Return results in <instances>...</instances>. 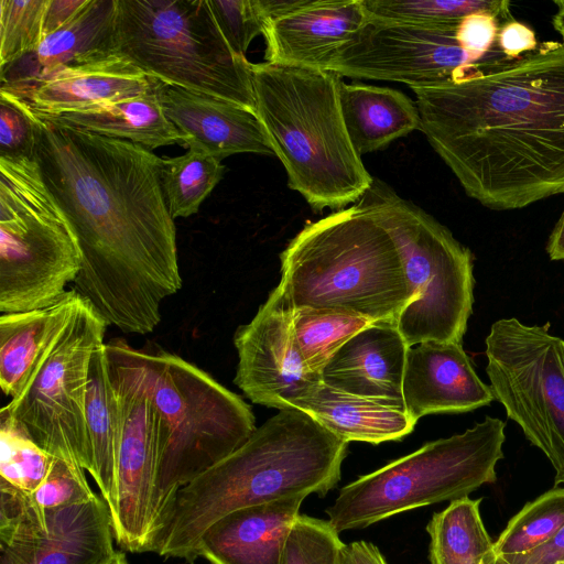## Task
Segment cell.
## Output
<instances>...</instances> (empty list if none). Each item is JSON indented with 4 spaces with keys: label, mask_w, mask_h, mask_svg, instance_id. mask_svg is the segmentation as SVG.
Returning <instances> with one entry per match:
<instances>
[{
    "label": "cell",
    "mask_w": 564,
    "mask_h": 564,
    "mask_svg": "<svg viewBox=\"0 0 564 564\" xmlns=\"http://www.w3.org/2000/svg\"><path fill=\"white\" fill-rule=\"evenodd\" d=\"M546 251L552 260H564V210L550 235Z\"/></svg>",
    "instance_id": "bcb514c9"
},
{
    "label": "cell",
    "mask_w": 564,
    "mask_h": 564,
    "mask_svg": "<svg viewBox=\"0 0 564 564\" xmlns=\"http://www.w3.org/2000/svg\"><path fill=\"white\" fill-rule=\"evenodd\" d=\"M293 314L294 307L279 284L254 317L235 333L238 364L234 382L253 403L291 409L323 382L302 359Z\"/></svg>",
    "instance_id": "2e32d148"
},
{
    "label": "cell",
    "mask_w": 564,
    "mask_h": 564,
    "mask_svg": "<svg viewBox=\"0 0 564 564\" xmlns=\"http://www.w3.org/2000/svg\"><path fill=\"white\" fill-rule=\"evenodd\" d=\"M106 351L120 417L110 512L115 541L129 552H151L156 436L149 358L144 348H134L120 338L106 343Z\"/></svg>",
    "instance_id": "4fadbf2b"
},
{
    "label": "cell",
    "mask_w": 564,
    "mask_h": 564,
    "mask_svg": "<svg viewBox=\"0 0 564 564\" xmlns=\"http://www.w3.org/2000/svg\"><path fill=\"white\" fill-rule=\"evenodd\" d=\"M482 564H512L503 555L494 550L487 555Z\"/></svg>",
    "instance_id": "c3c4849f"
},
{
    "label": "cell",
    "mask_w": 564,
    "mask_h": 564,
    "mask_svg": "<svg viewBox=\"0 0 564 564\" xmlns=\"http://www.w3.org/2000/svg\"><path fill=\"white\" fill-rule=\"evenodd\" d=\"M486 356L494 398L549 458L555 487L564 486V340L549 324L502 318L486 337Z\"/></svg>",
    "instance_id": "8fae6325"
},
{
    "label": "cell",
    "mask_w": 564,
    "mask_h": 564,
    "mask_svg": "<svg viewBox=\"0 0 564 564\" xmlns=\"http://www.w3.org/2000/svg\"><path fill=\"white\" fill-rule=\"evenodd\" d=\"M344 551H345V550H344ZM344 555H345V554H344ZM345 564H346V562H345Z\"/></svg>",
    "instance_id": "f907efd6"
},
{
    "label": "cell",
    "mask_w": 564,
    "mask_h": 564,
    "mask_svg": "<svg viewBox=\"0 0 564 564\" xmlns=\"http://www.w3.org/2000/svg\"><path fill=\"white\" fill-rule=\"evenodd\" d=\"M481 499L459 498L433 513L426 525L431 564H482L494 550L481 516Z\"/></svg>",
    "instance_id": "f1b7e54d"
},
{
    "label": "cell",
    "mask_w": 564,
    "mask_h": 564,
    "mask_svg": "<svg viewBox=\"0 0 564 564\" xmlns=\"http://www.w3.org/2000/svg\"><path fill=\"white\" fill-rule=\"evenodd\" d=\"M107 564H129L124 553L116 551Z\"/></svg>",
    "instance_id": "681fc988"
},
{
    "label": "cell",
    "mask_w": 564,
    "mask_h": 564,
    "mask_svg": "<svg viewBox=\"0 0 564 564\" xmlns=\"http://www.w3.org/2000/svg\"><path fill=\"white\" fill-rule=\"evenodd\" d=\"M389 231L416 300L397 325L409 347L427 340L462 343L474 304L473 254L412 202L375 180L359 199Z\"/></svg>",
    "instance_id": "30bf717a"
},
{
    "label": "cell",
    "mask_w": 564,
    "mask_h": 564,
    "mask_svg": "<svg viewBox=\"0 0 564 564\" xmlns=\"http://www.w3.org/2000/svg\"><path fill=\"white\" fill-rule=\"evenodd\" d=\"M85 3L86 0H50L44 22V36L65 25Z\"/></svg>",
    "instance_id": "7bdbcfd3"
},
{
    "label": "cell",
    "mask_w": 564,
    "mask_h": 564,
    "mask_svg": "<svg viewBox=\"0 0 564 564\" xmlns=\"http://www.w3.org/2000/svg\"><path fill=\"white\" fill-rule=\"evenodd\" d=\"M113 540L110 511L99 496L46 510L0 502V564H107Z\"/></svg>",
    "instance_id": "9a60e30c"
},
{
    "label": "cell",
    "mask_w": 564,
    "mask_h": 564,
    "mask_svg": "<svg viewBox=\"0 0 564 564\" xmlns=\"http://www.w3.org/2000/svg\"><path fill=\"white\" fill-rule=\"evenodd\" d=\"M292 306L397 322L416 300L402 254L361 202L307 224L280 254Z\"/></svg>",
    "instance_id": "5b68a950"
},
{
    "label": "cell",
    "mask_w": 564,
    "mask_h": 564,
    "mask_svg": "<svg viewBox=\"0 0 564 564\" xmlns=\"http://www.w3.org/2000/svg\"><path fill=\"white\" fill-rule=\"evenodd\" d=\"M368 18L361 0H310L300 10L267 25L264 59L328 70L340 48Z\"/></svg>",
    "instance_id": "ffe728a7"
},
{
    "label": "cell",
    "mask_w": 564,
    "mask_h": 564,
    "mask_svg": "<svg viewBox=\"0 0 564 564\" xmlns=\"http://www.w3.org/2000/svg\"><path fill=\"white\" fill-rule=\"evenodd\" d=\"M36 122L20 100L0 90V156L35 159Z\"/></svg>",
    "instance_id": "f35d334b"
},
{
    "label": "cell",
    "mask_w": 564,
    "mask_h": 564,
    "mask_svg": "<svg viewBox=\"0 0 564 564\" xmlns=\"http://www.w3.org/2000/svg\"><path fill=\"white\" fill-rule=\"evenodd\" d=\"M306 497L282 498L224 516L203 535L196 557L210 564H280L288 535Z\"/></svg>",
    "instance_id": "7402d4cb"
},
{
    "label": "cell",
    "mask_w": 564,
    "mask_h": 564,
    "mask_svg": "<svg viewBox=\"0 0 564 564\" xmlns=\"http://www.w3.org/2000/svg\"><path fill=\"white\" fill-rule=\"evenodd\" d=\"M347 445L305 412L280 410L177 491L151 552L194 564L203 535L224 516L282 498L326 496L340 480Z\"/></svg>",
    "instance_id": "3957f363"
},
{
    "label": "cell",
    "mask_w": 564,
    "mask_h": 564,
    "mask_svg": "<svg viewBox=\"0 0 564 564\" xmlns=\"http://www.w3.org/2000/svg\"><path fill=\"white\" fill-rule=\"evenodd\" d=\"M498 45L508 57L517 59L535 51L539 43L535 32L529 25L511 19L501 24Z\"/></svg>",
    "instance_id": "60d3db41"
},
{
    "label": "cell",
    "mask_w": 564,
    "mask_h": 564,
    "mask_svg": "<svg viewBox=\"0 0 564 564\" xmlns=\"http://www.w3.org/2000/svg\"><path fill=\"white\" fill-rule=\"evenodd\" d=\"M256 112L290 188L315 210L357 203L375 178L349 139L339 101L341 76L274 63L251 65Z\"/></svg>",
    "instance_id": "277c9868"
},
{
    "label": "cell",
    "mask_w": 564,
    "mask_h": 564,
    "mask_svg": "<svg viewBox=\"0 0 564 564\" xmlns=\"http://www.w3.org/2000/svg\"><path fill=\"white\" fill-rule=\"evenodd\" d=\"M294 409L312 416L340 440L380 444L410 434L416 421L405 410L321 382Z\"/></svg>",
    "instance_id": "cb8c5ba5"
},
{
    "label": "cell",
    "mask_w": 564,
    "mask_h": 564,
    "mask_svg": "<svg viewBox=\"0 0 564 564\" xmlns=\"http://www.w3.org/2000/svg\"><path fill=\"white\" fill-rule=\"evenodd\" d=\"M40 117L98 135L127 140L151 151L159 147L182 143L177 129L162 108L156 79L150 91L138 97L91 109Z\"/></svg>",
    "instance_id": "4316f807"
},
{
    "label": "cell",
    "mask_w": 564,
    "mask_h": 564,
    "mask_svg": "<svg viewBox=\"0 0 564 564\" xmlns=\"http://www.w3.org/2000/svg\"><path fill=\"white\" fill-rule=\"evenodd\" d=\"M115 51L148 77L256 111L251 63L207 0H117Z\"/></svg>",
    "instance_id": "52a82bcc"
},
{
    "label": "cell",
    "mask_w": 564,
    "mask_h": 564,
    "mask_svg": "<svg viewBox=\"0 0 564 564\" xmlns=\"http://www.w3.org/2000/svg\"><path fill=\"white\" fill-rule=\"evenodd\" d=\"M505 438V423L486 416L464 433L429 442L341 487L325 510L327 521L340 533L420 507L468 497L496 481Z\"/></svg>",
    "instance_id": "ba28073f"
},
{
    "label": "cell",
    "mask_w": 564,
    "mask_h": 564,
    "mask_svg": "<svg viewBox=\"0 0 564 564\" xmlns=\"http://www.w3.org/2000/svg\"><path fill=\"white\" fill-rule=\"evenodd\" d=\"M215 21L230 48L246 57L252 40L264 34L268 22L258 0H207Z\"/></svg>",
    "instance_id": "74e56055"
},
{
    "label": "cell",
    "mask_w": 564,
    "mask_h": 564,
    "mask_svg": "<svg viewBox=\"0 0 564 564\" xmlns=\"http://www.w3.org/2000/svg\"><path fill=\"white\" fill-rule=\"evenodd\" d=\"M144 349L156 436L154 541L177 491L239 448L257 427L250 405L209 373L161 347Z\"/></svg>",
    "instance_id": "8992f818"
},
{
    "label": "cell",
    "mask_w": 564,
    "mask_h": 564,
    "mask_svg": "<svg viewBox=\"0 0 564 564\" xmlns=\"http://www.w3.org/2000/svg\"><path fill=\"white\" fill-rule=\"evenodd\" d=\"M83 296L74 289L53 305L0 316V388L18 395L75 315Z\"/></svg>",
    "instance_id": "603a6c76"
},
{
    "label": "cell",
    "mask_w": 564,
    "mask_h": 564,
    "mask_svg": "<svg viewBox=\"0 0 564 564\" xmlns=\"http://www.w3.org/2000/svg\"><path fill=\"white\" fill-rule=\"evenodd\" d=\"M54 456L43 449L23 426L0 410V487L34 492L46 478Z\"/></svg>",
    "instance_id": "d6a6232c"
},
{
    "label": "cell",
    "mask_w": 564,
    "mask_h": 564,
    "mask_svg": "<svg viewBox=\"0 0 564 564\" xmlns=\"http://www.w3.org/2000/svg\"><path fill=\"white\" fill-rule=\"evenodd\" d=\"M505 557L512 564H564V525L552 539L532 551Z\"/></svg>",
    "instance_id": "b9f144b4"
},
{
    "label": "cell",
    "mask_w": 564,
    "mask_h": 564,
    "mask_svg": "<svg viewBox=\"0 0 564 564\" xmlns=\"http://www.w3.org/2000/svg\"><path fill=\"white\" fill-rule=\"evenodd\" d=\"M89 444V474L111 512L115 505L120 417L110 379L106 343L93 352L89 364L85 405Z\"/></svg>",
    "instance_id": "83f0119b"
},
{
    "label": "cell",
    "mask_w": 564,
    "mask_h": 564,
    "mask_svg": "<svg viewBox=\"0 0 564 564\" xmlns=\"http://www.w3.org/2000/svg\"><path fill=\"white\" fill-rule=\"evenodd\" d=\"M369 18L431 26H457L473 13L487 12L502 23L514 19L506 0H361Z\"/></svg>",
    "instance_id": "4dcf8cb0"
},
{
    "label": "cell",
    "mask_w": 564,
    "mask_h": 564,
    "mask_svg": "<svg viewBox=\"0 0 564 564\" xmlns=\"http://www.w3.org/2000/svg\"><path fill=\"white\" fill-rule=\"evenodd\" d=\"M409 349L397 322H373L335 352L322 380L344 392L405 410L402 384Z\"/></svg>",
    "instance_id": "44dd1931"
},
{
    "label": "cell",
    "mask_w": 564,
    "mask_h": 564,
    "mask_svg": "<svg viewBox=\"0 0 564 564\" xmlns=\"http://www.w3.org/2000/svg\"><path fill=\"white\" fill-rule=\"evenodd\" d=\"M502 22L487 12L465 17L457 26L459 44L476 55H487L498 47V33Z\"/></svg>",
    "instance_id": "ab89813d"
},
{
    "label": "cell",
    "mask_w": 564,
    "mask_h": 564,
    "mask_svg": "<svg viewBox=\"0 0 564 564\" xmlns=\"http://www.w3.org/2000/svg\"><path fill=\"white\" fill-rule=\"evenodd\" d=\"M373 323L355 314L314 308H294L295 341L307 368L322 376L335 352L355 334Z\"/></svg>",
    "instance_id": "1f68e13d"
},
{
    "label": "cell",
    "mask_w": 564,
    "mask_h": 564,
    "mask_svg": "<svg viewBox=\"0 0 564 564\" xmlns=\"http://www.w3.org/2000/svg\"><path fill=\"white\" fill-rule=\"evenodd\" d=\"M116 11L117 0H86L72 20L44 36L39 48L23 57L29 62L21 73H6L1 80L30 77L116 54Z\"/></svg>",
    "instance_id": "484cf974"
},
{
    "label": "cell",
    "mask_w": 564,
    "mask_h": 564,
    "mask_svg": "<svg viewBox=\"0 0 564 564\" xmlns=\"http://www.w3.org/2000/svg\"><path fill=\"white\" fill-rule=\"evenodd\" d=\"M554 4L557 7V11L552 18V23L554 29L562 35L564 43V0H556Z\"/></svg>",
    "instance_id": "7dc6e473"
},
{
    "label": "cell",
    "mask_w": 564,
    "mask_h": 564,
    "mask_svg": "<svg viewBox=\"0 0 564 564\" xmlns=\"http://www.w3.org/2000/svg\"><path fill=\"white\" fill-rule=\"evenodd\" d=\"M33 115L35 159L82 252L73 289L109 326L153 332L162 302L183 283L176 228L161 186L162 158Z\"/></svg>",
    "instance_id": "6da1fadb"
},
{
    "label": "cell",
    "mask_w": 564,
    "mask_h": 564,
    "mask_svg": "<svg viewBox=\"0 0 564 564\" xmlns=\"http://www.w3.org/2000/svg\"><path fill=\"white\" fill-rule=\"evenodd\" d=\"M155 79L120 55L65 65L37 75L1 80L0 90L39 116H58L141 96Z\"/></svg>",
    "instance_id": "e0dca14e"
},
{
    "label": "cell",
    "mask_w": 564,
    "mask_h": 564,
    "mask_svg": "<svg viewBox=\"0 0 564 564\" xmlns=\"http://www.w3.org/2000/svg\"><path fill=\"white\" fill-rule=\"evenodd\" d=\"M346 564H388L380 550L368 541H355L345 545Z\"/></svg>",
    "instance_id": "ee69618b"
},
{
    "label": "cell",
    "mask_w": 564,
    "mask_h": 564,
    "mask_svg": "<svg viewBox=\"0 0 564 564\" xmlns=\"http://www.w3.org/2000/svg\"><path fill=\"white\" fill-rule=\"evenodd\" d=\"M83 468L64 458L54 457L50 473L41 486L25 495L0 487V501L22 508L46 510L84 503L97 495L93 491Z\"/></svg>",
    "instance_id": "d590c367"
},
{
    "label": "cell",
    "mask_w": 564,
    "mask_h": 564,
    "mask_svg": "<svg viewBox=\"0 0 564 564\" xmlns=\"http://www.w3.org/2000/svg\"><path fill=\"white\" fill-rule=\"evenodd\" d=\"M412 90L420 130L469 197L508 210L564 193V43Z\"/></svg>",
    "instance_id": "7a4b0ae2"
},
{
    "label": "cell",
    "mask_w": 564,
    "mask_h": 564,
    "mask_svg": "<svg viewBox=\"0 0 564 564\" xmlns=\"http://www.w3.org/2000/svg\"><path fill=\"white\" fill-rule=\"evenodd\" d=\"M50 0L0 1V69L34 53L44 37Z\"/></svg>",
    "instance_id": "e575fe53"
},
{
    "label": "cell",
    "mask_w": 564,
    "mask_h": 564,
    "mask_svg": "<svg viewBox=\"0 0 564 564\" xmlns=\"http://www.w3.org/2000/svg\"><path fill=\"white\" fill-rule=\"evenodd\" d=\"M564 525V487H554L528 502L514 514L495 542L501 555L532 551L552 539Z\"/></svg>",
    "instance_id": "836d02e7"
},
{
    "label": "cell",
    "mask_w": 564,
    "mask_h": 564,
    "mask_svg": "<svg viewBox=\"0 0 564 564\" xmlns=\"http://www.w3.org/2000/svg\"><path fill=\"white\" fill-rule=\"evenodd\" d=\"M224 172L221 160L194 149L180 156L162 159L161 186L172 218L196 214Z\"/></svg>",
    "instance_id": "f546056e"
},
{
    "label": "cell",
    "mask_w": 564,
    "mask_h": 564,
    "mask_svg": "<svg viewBox=\"0 0 564 564\" xmlns=\"http://www.w3.org/2000/svg\"><path fill=\"white\" fill-rule=\"evenodd\" d=\"M310 0H258L268 24L300 10Z\"/></svg>",
    "instance_id": "f6af8a7d"
},
{
    "label": "cell",
    "mask_w": 564,
    "mask_h": 564,
    "mask_svg": "<svg viewBox=\"0 0 564 564\" xmlns=\"http://www.w3.org/2000/svg\"><path fill=\"white\" fill-rule=\"evenodd\" d=\"M408 414L463 413L495 398L476 373L462 343L427 340L410 347L402 384Z\"/></svg>",
    "instance_id": "d6986e66"
},
{
    "label": "cell",
    "mask_w": 564,
    "mask_h": 564,
    "mask_svg": "<svg viewBox=\"0 0 564 564\" xmlns=\"http://www.w3.org/2000/svg\"><path fill=\"white\" fill-rule=\"evenodd\" d=\"M82 263L73 228L36 159L0 156L1 314L55 304Z\"/></svg>",
    "instance_id": "9c48e42d"
},
{
    "label": "cell",
    "mask_w": 564,
    "mask_h": 564,
    "mask_svg": "<svg viewBox=\"0 0 564 564\" xmlns=\"http://www.w3.org/2000/svg\"><path fill=\"white\" fill-rule=\"evenodd\" d=\"M105 318L84 297L69 324L1 410L54 457L90 470L85 405L90 358L105 341Z\"/></svg>",
    "instance_id": "7c38bea8"
},
{
    "label": "cell",
    "mask_w": 564,
    "mask_h": 564,
    "mask_svg": "<svg viewBox=\"0 0 564 564\" xmlns=\"http://www.w3.org/2000/svg\"><path fill=\"white\" fill-rule=\"evenodd\" d=\"M156 90L184 147L219 160L236 153L274 154L254 110L160 80Z\"/></svg>",
    "instance_id": "ac0fdd59"
},
{
    "label": "cell",
    "mask_w": 564,
    "mask_h": 564,
    "mask_svg": "<svg viewBox=\"0 0 564 564\" xmlns=\"http://www.w3.org/2000/svg\"><path fill=\"white\" fill-rule=\"evenodd\" d=\"M339 101L349 139L360 156L420 130L416 104L399 90L341 82Z\"/></svg>",
    "instance_id": "d4e9b609"
},
{
    "label": "cell",
    "mask_w": 564,
    "mask_h": 564,
    "mask_svg": "<svg viewBox=\"0 0 564 564\" xmlns=\"http://www.w3.org/2000/svg\"><path fill=\"white\" fill-rule=\"evenodd\" d=\"M457 26L368 18L340 48L328 70L341 77L398 82L410 88H422L473 77L512 59L499 45L487 55L466 51L457 40Z\"/></svg>",
    "instance_id": "5bb4252c"
},
{
    "label": "cell",
    "mask_w": 564,
    "mask_h": 564,
    "mask_svg": "<svg viewBox=\"0 0 564 564\" xmlns=\"http://www.w3.org/2000/svg\"><path fill=\"white\" fill-rule=\"evenodd\" d=\"M345 545L327 520L299 514L280 564H345Z\"/></svg>",
    "instance_id": "8d00e7d4"
}]
</instances>
